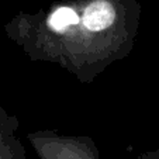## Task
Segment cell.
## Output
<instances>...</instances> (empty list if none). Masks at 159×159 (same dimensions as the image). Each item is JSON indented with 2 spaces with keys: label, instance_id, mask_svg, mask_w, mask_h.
<instances>
[{
  "label": "cell",
  "instance_id": "1",
  "mask_svg": "<svg viewBox=\"0 0 159 159\" xmlns=\"http://www.w3.org/2000/svg\"><path fill=\"white\" fill-rule=\"evenodd\" d=\"M139 18L138 0H59L17 13L3 30L30 61L59 65L80 83H92L131 54Z\"/></svg>",
  "mask_w": 159,
  "mask_h": 159
},
{
  "label": "cell",
  "instance_id": "2",
  "mask_svg": "<svg viewBox=\"0 0 159 159\" xmlns=\"http://www.w3.org/2000/svg\"><path fill=\"white\" fill-rule=\"evenodd\" d=\"M39 159H100L96 142L86 135H63L51 129L28 132Z\"/></svg>",
  "mask_w": 159,
  "mask_h": 159
},
{
  "label": "cell",
  "instance_id": "3",
  "mask_svg": "<svg viewBox=\"0 0 159 159\" xmlns=\"http://www.w3.org/2000/svg\"><path fill=\"white\" fill-rule=\"evenodd\" d=\"M18 118L0 106V159H27L25 149L16 135Z\"/></svg>",
  "mask_w": 159,
  "mask_h": 159
},
{
  "label": "cell",
  "instance_id": "4",
  "mask_svg": "<svg viewBox=\"0 0 159 159\" xmlns=\"http://www.w3.org/2000/svg\"><path fill=\"white\" fill-rule=\"evenodd\" d=\"M137 159H159V148H158V149L147 151V152L139 153Z\"/></svg>",
  "mask_w": 159,
  "mask_h": 159
}]
</instances>
